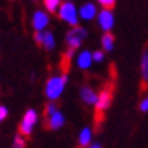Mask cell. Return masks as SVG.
<instances>
[{
  "label": "cell",
  "mask_w": 148,
  "mask_h": 148,
  "mask_svg": "<svg viewBox=\"0 0 148 148\" xmlns=\"http://www.w3.org/2000/svg\"><path fill=\"white\" fill-rule=\"evenodd\" d=\"M44 3V8L47 12H50V14H55V12L59 11L60 5H62V2L60 0H42Z\"/></svg>",
  "instance_id": "16"
},
{
  "label": "cell",
  "mask_w": 148,
  "mask_h": 148,
  "mask_svg": "<svg viewBox=\"0 0 148 148\" xmlns=\"http://www.w3.org/2000/svg\"><path fill=\"white\" fill-rule=\"evenodd\" d=\"M92 64H94V58H92V51L89 50H82L76 58V65L80 70H89Z\"/></svg>",
  "instance_id": "7"
},
{
  "label": "cell",
  "mask_w": 148,
  "mask_h": 148,
  "mask_svg": "<svg viewBox=\"0 0 148 148\" xmlns=\"http://www.w3.org/2000/svg\"><path fill=\"white\" fill-rule=\"evenodd\" d=\"M38 123V113L35 109H29L24 113V116L21 119V124H20V133L23 136H29L33 132V127Z\"/></svg>",
  "instance_id": "4"
},
{
  "label": "cell",
  "mask_w": 148,
  "mask_h": 148,
  "mask_svg": "<svg viewBox=\"0 0 148 148\" xmlns=\"http://www.w3.org/2000/svg\"><path fill=\"white\" fill-rule=\"evenodd\" d=\"M58 112V106L55 104V101H49L45 104V116L49 118V116H51L53 113H56Z\"/></svg>",
  "instance_id": "18"
},
{
  "label": "cell",
  "mask_w": 148,
  "mask_h": 148,
  "mask_svg": "<svg viewBox=\"0 0 148 148\" xmlns=\"http://www.w3.org/2000/svg\"><path fill=\"white\" fill-rule=\"evenodd\" d=\"M139 109L140 112H148V97L142 98V101L139 103Z\"/></svg>",
  "instance_id": "21"
},
{
  "label": "cell",
  "mask_w": 148,
  "mask_h": 148,
  "mask_svg": "<svg viewBox=\"0 0 148 148\" xmlns=\"http://www.w3.org/2000/svg\"><path fill=\"white\" fill-rule=\"evenodd\" d=\"M30 2H36V0H30Z\"/></svg>",
  "instance_id": "26"
},
{
  "label": "cell",
  "mask_w": 148,
  "mask_h": 148,
  "mask_svg": "<svg viewBox=\"0 0 148 148\" xmlns=\"http://www.w3.org/2000/svg\"><path fill=\"white\" fill-rule=\"evenodd\" d=\"M44 32H35V41L41 45H42V41H44Z\"/></svg>",
  "instance_id": "23"
},
{
  "label": "cell",
  "mask_w": 148,
  "mask_h": 148,
  "mask_svg": "<svg viewBox=\"0 0 148 148\" xmlns=\"http://www.w3.org/2000/svg\"><path fill=\"white\" fill-rule=\"evenodd\" d=\"M68 83V76L66 74H58V76H51L45 82V97L49 98V101H56V100L62 95L65 91V86Z\"/></svg>",
  "instance_id": "1"
},
{
  "label": "cell",
  "mask_w": 148,
  "mask_h": 148,
  "mask_svg": "<svg viewBox=\"0 0 148 148\" xmlns=\"http://www.w3.org/2000/svg\"><path fill=\"white\" fill-rule=\"evenodd\" d=\"M79 15L82 20L85 21H91L98 15V11H97V6L95 3H85L79 8Z\"/></svg>",
  "instance_id": "8"
},
{
  "label": "cell",
  "mask_w": 148,
  "mask_h": 148,
  "mask_svg": "<svg viewBox=\"0 0 148 148\" xmlns=\"http://www.w3.org/2000/svg\"><path fill=\"white\" fill-rule=\"evenodd\" d=\"M140 76H142V82L148 85V49L142 53L140 58Z\"/></svg>",
  "instance_id": "14"
},
{
  "label": "cell",
  "mask_w": 148,
  "mask_h": 148,
  "mask_svg": "<svg viewBox=\"0 0 148 148\" xmlns=\"http://www.w3.org/2000/svg\"><path fill=\"white\" fill-rule=\"evenodd\" d=\"M97 2L101 5L104 9H112L113 6H115V2H116V0H97Z\"/></svg>",
  "instance_id": "20"
},
{
  "label": "cell",
  "mask_w": 148,
  "mask_h": 148,
  "mask_svg": "<svg viewBox=\"0 0 148 148\" xmlns=\"http://www.w3.org/2000/svg\"><path fill=\"white\" fill-rule=\"evenodd\" d=\"M88 36V32H86L85 27H80V26H76V27H71L68 32H66L65 36V42L66 47L71 50H77L82 42L85 41V38Z\"/></svg>",
  "instance_id": "3"
},
{
  "label": "cell",
  "mask_w": 148,
  "mask_h": 148,
  "mask_svg": "<svg viewBox=\"0 0 148 148\" xmlns=\"http://www.w3.org/2000/svg\"><path fill=\"white\" fill-rule=\"evenodd\" d=\"M42 47L47 51H51L56 49V38H55V33L51 30H45L44 32V41H42Z\"/></svg>",
  "instance_id": "13"
},
{
  "label": "cell",
  "mask_w": 148,
  "mask_h": 148,
  "mask_svg": "<svg viewBox=\"0 0 148 148\" xmlns=\"http://www.w3.org/2000/svg\"><path fill=\"white\" fill-rule=\"evenodd\" d=\"M113 35L110 32H106L104 35L101 36V47H103V50L104 51H112L113 50Z\"/></svg>",
  "instance_id": "15"
},
{
  "label": "cell",
  "mask_w": 148,
  "mask_h": 148,
  "mask_svg": "<svg viewBox=\"0 0 148 148\" xmlns=\"http://www.w3.org/2000/svg\"><path fill=\"white\" fill-rule=\"evenodd\" d=\"M112 103V92L109 89H103L98 94V100L95 103V110L97 112H104Z\"/></svg>",
  "instance_id": "9"
},
{
  "label": "cell",
  "mask_w": 148,
  "mask_h": 148,
  "mask_svg": "<svg viewBox=\"0 0 148 148\" xmlns=\"http://www.w3.org/2000/svg\"><path fill=\"white\" fill-rule=\"evenodd\" d=\"M88 148H101V145H100L98 142H94V144H91Z\"/></svg>",
  "instance_id": "25"
},
{
  "label": "cell",
  "mask_w": 148,
  "mask_h": 148,
  "mask_svg": "<svg viewBox=\"0 0 148 148\" xmlns=\"http://www.w3.org/2000/svg\"><path fill=\"white\" fill-rule=\"evenodd\" d=\"M24 147H26V139L21 133H18L14 138V145H12V148H24Z\"/></svg>",
  "instance_id": "17"
},
{
  "label": "cell",
  "mask_w": 148,
  "mask_h": 148,
  "mask_svg": "<svg viewBox=\"0 0 148 148\" xmlns=\"http://www.w3.org/2000/svg\"><path fill=\"white\" fill-rule=\"evenodd\" d=\"M6 116H8V107H6V106H0V123L5 121Z\"/></svg>",
  "instance_id": "22"
},
{
  "label": "cell",
  "mask_w": 148,
  "mask_h": 148,
  "mask_svg": "<svg viewBox=\"0 0 148 148\" xmlns=\"http://www.w3.org/2000/svg\"><path fill=\"white\" fill-rule=\"evenodd\" d=\"M92 58H94V62H103L104 60V51L103 50L92 51Z\"/></svg>",
  "instance_id": "19"
},
{
  "label": "cell",
  "mask_w": 148,
  "mask_h": 148,
  "mask_svg": "<svg viewBox=\"0 0 148 148\" xmlns=\"http://www.w3.org/2000/svg\"><path fill=\"white\" fill-rule=\"evenodd\" d=\"M80 98L85 104H94L95 106L97 100H98V94L94 91L89 86H82L80 88Z\"/></svg>",
  "instance_id": "10"
},
{
  "label": "cell",
  "mask_w": 148,
  "mask_h": 148,
  "mask_svg": "<svg viewBox=\"0 0 148 148\" xmlns=\"http://www.w3.org/2000/svg\"><path fill=\"white\" fill-rule=\"evenodd\" d=\"M50 24V15L45 11L38 9L33 12L32 15V27L35 29V32H44L47 29V26Z\"/></svg>",
  "instance_id": "6"
},
{
  "label": "cell",
  "mask_w": 148,
  "mask_h": 148,
  "mask_svg": "<svg viewBox=\"0 0 148 148\" xmlns=\"http://www.w3.org/2000/svg\"><path fill=\"white\" fill-rule=\"evenodd\" d=\"M92 144V130L91 127H83L79 133V147L86 148Z\"/></svg>",
  "instance_id": "12"
},
{
  "label": "cell",
  "mask_w": 148,
  "mask_h": 148,
  "mask_svg": "<svg viewBox=\"0 0 148 148\" xmlns=\"http://www.w3.org/2000/svg\"><path fill=\"white\" fill-rule=\"evenodd\" d=\"M58 15L62 21L73 26V27L79 26V20H80L79 9L76 8V5H74L73 2H64L62 5H60L59 11H58Z\"/></svg>",
  "instance_id": "2"
},
{
  "label": "cell",
  "mask_w": 148,
  "mask_h": 148,
  "mask_svg": "<svg viewBox=\"0 0 148 148\" xmlns=\"http://www.w3.org/2000/svg\"><path fill=\"white\" fill-rule=\"evenodd\" d=\"M64 124H65V116L60 110H58L56 113H53L51 116L47 118V125H49L51 130H59Z\"/></svg>",
  "instance_id": "11"
},
{
  "label": "cell",
  "mask_w": 148,
  "mask_h": 148,
  "mask_svg": "<svg viewBox=\"0 0 148 148\" xmlns=\"http://www.w3.org/2000/svg\"><path fill=\"white\" fill-rule=\"evenodd\" d=\"M74 51H76V50L66 49V51H65V59H66V60H71V59H73V56H74Z\"/></svg>",
  "instance_id": "24"
},
{
  "label": "cell",
  "mask_w": 148,
  "mask_h": 148,
  "mask_svg": "<svg viewBox=\"0 0 148 148\" xmlns=\"http://www.w3.org/2000/svg\"><path fill=\"white\" fill-rule=\"evenodd\" d=\"M97 23H98V27L101 29L104 33L106 32H110L113 24H115V17H113V12L112 9H101L97 15Z\"/></svg>",
  "instance_id": "5"
},
{
  "label": "cell",
  "mask_w": 148,
  "mask_h": 148,
  "mask_svg": "<svg viewBox=\"0 0 148 148\" xmlns=\"http://www.w3.org/2000/svg\"><path fill=\"white\" fill-rule=\"evenodd\" d=\"M65 2H71V0H65Z\"/></svg>",
  "instance_id": "27"
}]
</instances>
